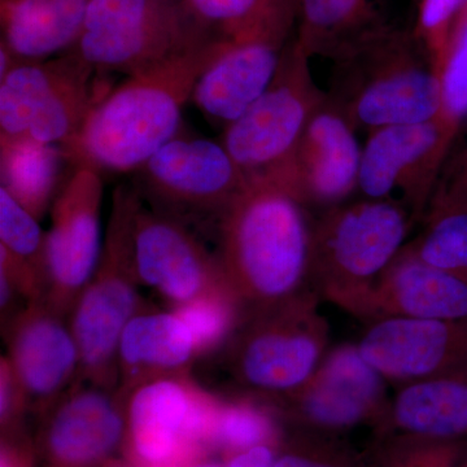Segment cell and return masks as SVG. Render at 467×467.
I'll return each mask as SVG.
<instances>
[{"mask_svg": "<svg viewBox=\"0 0 467 467\" xmlns=\"http://www.w3.org/2000/svg\"><path fill=\"white\" fill-rule=\"evenodd\" d=\"M209 36L110 88L64 152L73 167L134 173L180 134L184 106L216 50Z\"/></svg>", "mask_w": 467, "mask_h": 467, "instance_id": "obj_1", "label": "cell"}, {"mask_svg": "<svg viewBox=\"0 0 467 467\" xmlns=\"http://www.w3.org/2000/svg\"><path fill=\"white\" fill-rule=\"evenodd\" d=\"M306 209L284 187L254 181L217 221L218 263L244 313L312 288Z\"/></svg>", "mask_w": 467, "mask_h": 467, "instance_id": "obj_2", "label": "cell"}, {"mask_svg": "<svg viewBox=\"0 0 467 467\" xmlns=\"http://www.w3.org/2000/svg\"><path fill=\"white\" fill-rule=\"evenodd\" d=\"M413 220L395 199L326 209L312 223L310 287L353 317L371 321L378 282L404 248Z\"/></svg>", "mask_w": 467, "mask_h": 467, "instance_id": "obj_3", "label": "cell"}, {"mask_svg": "<svg viewBox=\"0 0 467 467\" xmlns=\"http://www.w3.org/2000/svg\"><path fill=\"white\" fill-rule=\"evenodd\" d=\"M337 63L328 98L353 128L370 133L441 116V77L416 36L374 30Z\"/></svg>", "mask_w": 467, "mask_h": 467, "instance_id": "obj_4", "label": "cell"}, {"mask_svg": "<svg viewBox=\"0 0 467 467\" xmlns=\"http://www.w3.org/2000/svg\"><path fill=\"white\" fill-rule=\"evenodd\" d=\"M142 198L133 184L112 193L99 264L70 310L81 370L77 382L119 389L117 349L125 326L147 306L135 261V220Z\"/></svg>", "mask_w": 467, "mask_h": 467, "instance_id": "obj_5", "label": "cell"}, {"mask_svg": "<svg viewBox=\"0 0 467 467\" xmlns=\"http://www.w3.org/2000/svg\"><path fill=\"white\" fill-rule=\"evenodd\" d=\"M313 288L250 310L221 350L230 378L244 395L276 399L296 391L327 355L330 326Z\"/></svg>", "mask_w": 467, "mask_h": 467, "instance_id": "obj_6", "label": "cell"}, {"mask_svg": "<svg viewBox=\"0 0 467 467\" xmlns=\"http://www.w3.org/2000/svg\"><path fill=\"white\" fill-rule=\"evenodd\" d=\"M309 58L292 38L266 90L223 129L221 143L250 182L281 184L310 119L327 99Z\"/></svg>", "mask_w": 467, "mask_h": 467, "instance_id": "obj_7", "label": "cell"}, {"mask_svg": "<svg viewBox=\"0 0 467 467\" xmlns=\"http://www.w3.org/2000/svg\"><path fill=\"white\" fill-rule=\"evenodd\" d=\"M94 69L75 55L20 60L0 78V142L32 140L66 152L98 101Z\"/></svg>", "mask_w": 467, "mask_h": 467, "instance_id": "obj_8", "label": "cell"}, {"mask_svg": "<svg viewBox=\"0 0 467 467\" xmlns=\"http://www.w3.org/2000/svg\"><path fill=\"white\" fill-rule=\"evenodd\" d=\"M209 36L183 0H91L81 36L67 52L99 76H131Z\"/></svg>", "mask_w": 467, "mask_h": 467, "instance_id": "obj_9", "label": "cell"}, {"mask_svg": "<svg viewBox=\"0 0 467 467\" xmlns=\"http://www.w3.org/2000/svg\"><path fill=\"white\" fill-rule=\"evenodd\" d=\"M300 0H259L250 16L226 36L199 78L192 101L223 129L272 82L299 18Z\"/></svg>", "mask_w": 467, "mask_h": 467, "instance_id": "obj_10", "label": "cell"}, {"mask_svg": "<svg viewBox=\"0 0 467 467\" xmlns=\"http://www.w3.org/2000/svg\"><path fill=\"white\" fill-rule=\"evenodd\" d=\"M144 204L184 225L213 223L250 181L223 143L178 134L134 171Z\"/></svg>", "mask_w": 467, "mask_h": 467, "instance_id": "obj_11", "label": "cell"}, {"mask_svg": "<svg viewBox=\"0 0 467 467\" xmlns=\"http://www.w3.org/2000/svg\"><path fill=\"white\" fill-rule=\"evenodd\" d=\"M125 408L124 450L135 467H183L213 450L220 396L192 376L144 383Z\"/></svg>", "mask_w": 467, "mask_h": 467, "instance_id": "obj_12", "label": "cell"}, {"mask_svg": "<svg viewBox=\"0 0 467 467\" xmlns=\"http://www.w3.org/2000/svg\"><path fill=\"white\" fill-rule=\"evenodd\" d=\"M384 382L358 344H344L327 352L296 391L263 400L292 431L340 438L359 426L382 427L391 401Z\"/></svg>", "mask_w": 467, "mask_h": 467, "instance_id": "obj_13", "label": "cell"}, {"mask_svg": "<svg viewBox=\"0 0 467 467\" xmlns=\"http://www.w3.org/2000/svg\"><path fill=\"white\" fill-rule=\"evenodd\" d=\"M460 129L442 116L370 131L362 149L358 190L370 201L400 192L414 220L425 217Z\"/></svg>", "mask_w": 467, "mask_h": 467, "instance_id": "obj_14", "label": "cell"}, {"mask_svg": "<svg viewBox=\"0 0 467 467\" xmlns=\"http://www.w3.org/2000/svg\"><path fill=\"white\" fill-rule=\"evenodd\" d=\"M103 190L100 171L78 165L51 207L45 303L66 318L99 264Z\"/></svg>", "mask_w": 467, "mask_h": 467, "instance_id": "obj_15", "label": "cell"}, {"mask_svg": "<svg viewBox=\"0 0 467 467\" xmlns=\"http://www.w3.org/2000/svg\"><path fill=\"white\" fill-rule=\"evenodd\" d=\"M126 396L88 382L38 416V450L48 467H109L125 447Z\"/></svg>", "mask_w": 467, "mask_h": 467, "instance_id": "obj_16", "label": "cell"}, {"mask_svg": "<svg viewBox=\"0 0 467 467\" xmlns=\"http://www.w3.org/2000/svg\"><path fill=\"white\" fill-rule=\"evenodd\" d=\"M135 261L140 285L158 292L169 308L229 287L216 252L192 227L143 201L135 220Z\"/></svg>", "mask_w": 467, "mask_h": 467, "instance_id": "obj_17", "label": "cell"}, {"mask_svg": "<svg viewBox=\"0 0 467 467\" xmlns=\"http://www.w3.org/2000/svg\"><path fill=\"white\" fill-rule=\"evenodd\" d=\"M358 348L386 382H420L467 364V321L376 318L368 321Z\"/></svg>", "mask_w": 467, "mask_h": 467, "instance_id": "obj_18", "label": "cell"}, {"mask_svg": "<svg viewBox=\"0 0 467 467\" xmlns=\"http://www.w3.org/2000/svg\"><path fill=\"white\" fill-rule=\"evenodd\" d=\"M2 333L30 410L41 416L78 380L81 356L69 322L45 301H33Z\"/></svg>", "mask_w": 467, "mask_h": 467, "instance_id": "obj_19", "label": "cell"}, {"mask_svg": "<svg viewBox=\"0 0 467 467\" xmlns=\"http://www.w3.org/2000/svg\"><path fill=\"white\" fill-rule=\"evenodd\" d=\"M356 129L328 98L310 119L279 186L304 205L330 209L358 189L362 149Z\"/></svg>", "mask_w": 467, "mask_h": 467, "instance_id": "obj_20", "label": "cell"}, {"mask_svg": "<svg viewBox=\"0 0 467 467\" xmlns=\"http://www.w3.org/2000/svg\"><path fill=\"white\" fill-rule=\"evenodd\" d=\"M199 362L189 326L173 310L144 306L129 321L117 349L119 391L162 378L190 377Z\"/></svg>", "mask_w": 467, "mask_h": 467, "instance_id": "obj_21", "label": "cell"}, {"mask_svg": "<svg viewBox=\"0 0 467 467\" xmlns=\"http://www.w3.org/2000/svg\"><path fill=\"white\" fill-rule=\"evenodd\" d=\"M373 308V319L396 316L467 321V282L402 248L378 282Z\"/></svg>", "mask_w": 467, "mask_h": 467, "instance_id": "obj_22", "label": "cell"}, {"mask_svg": "<svg viewBox=\"0 0 467 467\" xmlns=\"http://www.w3.org/2000/svg\"><path fill=\"white\" fill-rule=\"evenodd\" d=\"M467 439V364L441 376L399 386L376 435Z\"/></svg>", "mask_w": 467, "mask_h": 467, "instance_id": "obj_23", "label": "cell"}, {"mask_svg": "<svg viewBox=\"0 0 467 467\" xmlns=\"http://www.w3.org/2000/svg\"><path fill=\"white\" fill-rule=\"evenodd\" d=\"M91 0H0V43L23 61L60 57L84 29Z\"/></svg>", "mask_w": 467, "mask_h": 467, "instance_id": "obj_24", "label": "cell"}, {"mask_svg": "<svg viewBox=\"0 0 467 467\" xmlns=\"http://www.w3.org/2000/svg\"><path fill=\"white\" fill-rule=\"evenodd\" d=\"M0 269L14 279L29 303L47 292V233L0 186Z\"/></svg>", "mask_w": 467, "mask_h": 467, "instance_id": "obj_25", "label": "cell"}, {"mask_svg": "<svg viewBox=\"0 0 467 467\" xmlns=\"http://www.w3.org/2000/svg\"><path fill=\"white\" fill-rule=\"evenodd\" d=\"M61 160H67L63 150L50 144L32 140L0 142L2 187L41 220L63 187L58 186Z\"/></svg>", "mask_w": 467, "mask_h": 467, "instance_id": "obj_26", "label": "cell"}, {"mask_svg": "<svg viewBox=\"0 0 467 467\" xmlns=\"http://www.w3.org/2000/svg\"><path fill=\"white\" fill-rule=\"evenodd\" d=\"M367 5V0H300L297 43L309 57L340 60L370 34L359 32Z\"/></svg>", "mask_w": 467, "mask_h": 467, "instance_id": "obj_27", "label": "cell"}, {"mask_svg": "<svg viewBox=\"0 0 467 467\" xmlns=\"http://www.w3.org/2000/svg\"><path fill=\"white\" fill-rule=\"evenodd\" d=\"M284 438L282 422L265 401L244 393L220 399L213 450L223 451V457L259 445L279 447Z\"/></svg>", "mask_w": 467, "mask_h": 467, "instance_id": "obj_28", "label": "cell"}, {"mask_svg": "<svg viewBox=\"0 0 467 467\" xmlns=\"http://www.w3.org/2000/svg\"><path fill=\"white\" fill-rule=\"evenodd\" d=\"M423 218L425 230L404 250L467 282V209L432 208Z\"/></svg>", "mask_w": 467, "mask_h": 467, "instance_id": "obj_29", "label": "cell"}, {"mask_svg": "<svg viewBox=\"0 0 467 467\" xmlns=\"http://www.w3.org/2000/svg\"><path fill=\"white\" fill-rule=\"evenodd\" d=\"M169 309L177 313L189 326L195 339L199 361L221 353L244 316L241 303L229 287Z\"/></svg>", "mask_w": 467, "mask_h": 467, "instance_id": "obj_30", "label": "cell"}, {"mask_svg": "<svg viewBox=\"0 0 467 467\" xmlns=\"http://www.w3.org/2000/svg\"><path fill=\"white\" fill-rule=\"evenodd\" d=\"M371 467H467V439L438 441L405 434L376 435Z\"/></svg>", "mask_w": 467, "mask_h": 467, "instance_id": "obj_31", "label": "cell"}, {"mask_svg": "<svg viewBox=\"0 0 467 467\" xmlns=\"http://www.w3.org/2000/svg\"><path fill=\"white\" fill-rule=\"evenodd\" d=\"M436 70L441 82V116L460 129L467 117V5L451 29Z\"/></svg>", "mask_w": 467, "mask_h": 467, "instance_id": "obj_32", "label": "cell"}, {"mask_svg": "<svg viewBox=\"0 0 467 467\" xmlns=\"http://www.w3.org/2000/svg\"><path fill=\"white\" fill-rule=\"evenodd\" d=\"M275 467H371L340 438L294 431L284 438L276 454Z\"/></svg>", "mask_w": 467, "mask_h": 467, "instance_id": "obj_33", "label": "cell"}, {"mask_svg": "<svg viewBox=\"0 0 467 467\" xmlns=\"http://www.w3.org/2000/svg\"><path fill=\"white\" fill-rule=\"evenodd\" d=\"M467 0H422L416 30V38L423 46L434 66L444 54L451 29Z\"/></svg>", "mask_w": 467, "mask_h": 467, "instance_id": "obj_34", "label": "cell"}, {"mask_svg": "<svg viewBox=\"0 0 467 467\" xmlns=\"http://www.w3.org/2000/svg\"><path fill=\"white\" fill-rule=\"evenodd\" d=\"M190 16L216 36L233 33L259 5V0H183Z\"/></svg>", "mask_w": 467, "mask_h": 467, "instance_id": "obj_35", "label": "cell"}, {"mask_svg": "<svg viewBox=\"0 0 467 467\" xmlns=\"http://www.w3.org/2000/svg\"><path fill=\"white\" fill-rule=\"evenodd\" d=\"M30 410L26 393L17 379L8 358L2 356L0 361V425H2L3 439H16L21 420Z\"/></svg>", "mask_w": 467, "mask_h": 467, "instance_id": "obj_36", "label": "cell"}, {"mask_svg": "<svg viewBox=\"0 0 467 467\" xmlns=\"http://www.w3.org/2000/svg\"><path fill=\"white\" fill-rule=\"evenodd\" d=\"M432 208L467 209V144L445 161L427 211Z\"/></svg>", "mask_w": 467, "mask_h": 467, "instance_id": "obj_37", "label": "cell"}, {"mask_svg": "<svg viewBox=\"0 0 467 467\" xmlns=\"http://www.w3.org/2000/svg\"><path fill=\"white\" fill-rule=\"evenodd\" d=\"M278 448L275 445H259L225 456V467H275Z\"/></svg>", "mask_w": 467, "mask_h": 467, "instance_id": "obj_38", "label": "cell"}, {"mask_svg": "<svg viewBox=\"0 0 467 467\" xmlns=\"http://www.w3.org/2000/svg\"><path fill=\"white\" fill-rule=\"evenodd\" d=\"M183 467H225V463L211 459L207 454H202V456L196 457V459L190 461V462Z\"/></svg>", "mask_w": 467, "mask_h": 467, "instance_id": "obj_39", "label": "cell"}]
</instances>
